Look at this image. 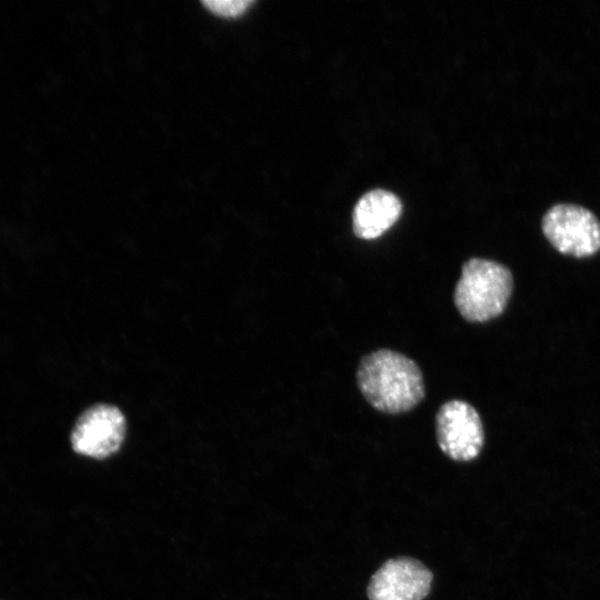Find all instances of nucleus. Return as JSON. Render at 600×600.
Here are the masks:
<instances>
[{"mask_svg": "<svg viewBox=\"0 0 600 600\" xmlns=\"http://www.w3.org/2000/svg\"><path fill=\"white\" fill-rule=\"evenodd\" d=\"M433 573L420 560L401 556L386 560L367 586L369 600H423L431 591Z\"/></svg>", "mask_w": 600, "mask_h": 600, "instance_id": "5", "label": "nucleus"}, {"mask_svg": "<svg viewBox=\"0 0 600 600\" xmlns=\"http://www.w3.org/2000/svg\"><path fill=\"white\" fill-rule=\"evenodd\" d=\"M401 210L396 194L383 189L371 190L359 199L353 209V232L360 239H376L397 222Z\"/></svg>", "mask_w": 600, "mask_h": 600, "instance_id": "7", "label": "nucleus"}, {"mask_svg": "<svg viewBox=\"0 0 600 600\" xmlns=\"http://www.w3.org/2000/svg\"><path fill=\"white\" fill-rule=\"evenodd\" d=\"M436 438L440 450L451 460L476 459L484 443V431L478 411L462 400L444 402L436 414Z\"/></svg>", "mask_w": 600, "mask_h": 600, "instance_id": "4", "label": "nucleus"}, {"mask_svg": "<svg viewBox=\"0 0 600 600\" xmlns=\"http://www.w3.org/2000/svg\"><path fill=\"white\" fill-rule=\"evenodd\" d=\"M542 230L556 249L567 254L586 257L600 249V221L579 204H553L542 218Z\"/></svg>", "mask_w": 600, "mask_h": 600, "instance_id": "3", "label": "nucleus"}, {"mask_svg": "<svg viewBox=\"0 0 600 600\" xmlns=\"http://www.w3.org/2000/svg\"><path fill=\"white\" fill-rule=\"evenodd\" d=\"M203 3L220 14L233 16L243 11L248 4L251 3L250 0H206Z\"/></svg>", "mask_w": 600, "mask_h": 600, "instance_id": "8", "label": "nucleus"}, {"mask_svg": "<svg viewBox=\"0 0 600 600\" xmlns=\"http://www.w3.org/2000/svg\"><path fill=\"white\" fill-rule=\"evenodd\" d=\"M510 270L492 260L471 258L462 264L453 302L463 319L486 322L500 316L512 292Z\"/></svg>", "mask_w": 600, "mask_h": 600, "instance_id": "2", "label": "nucleus"}, {"mask_svg": "<svg viewBox=\"0 0 600 600\" xmlns=\"http://www.w3.org/2000/svg\"><path fill=\"white\" fill-rule=\"evenodd\" d=\"M126 434V419L114 406L99 403L87 409L71 432V446L77 453L103 459L114 453Z\"/></svg>", "mask_w": 600, "mask_h": 600, "instance_id": "6", "label": "nucleus"}, {"mask_svg": "<svg viewBox=\"0 0 600 600\" xmlns=\"http://www.w3.org/2000/svg\"><path fill=\"white\" fill-rule=\"evenodd\" d=\"M357 384L376 410L399 414L417 407L426 394L422 372L416 361L390 349L366 354L357 369Z\"/></svg>", "mask_w": 600, "mask_h": 600, "instance_id": "1", "label": "nucleus"}]
</instances>
